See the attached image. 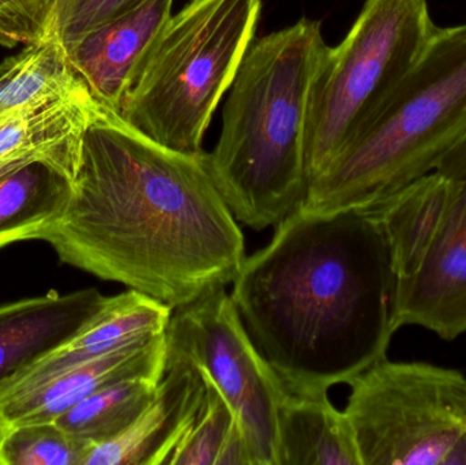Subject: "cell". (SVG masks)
Masks as SVG:
<instances>
[{"instance_id":"9a60e30c","label":"cell","mask_w":466,"mask_h":465,"mask_svg":"<svg viewBox=\"0 0 466 465\" xmlns=\"http://www.w3.org/2000/svg\"><path fill=\"white\" fill-rule=\"evenodd\" d=\"M171 316L168 305L134 289L106 298L103 308L76 338L35 363L16 382L41 379L134 341L161 335Z\"/></svg>"},{"instance_id":"ac0fdd59","label":"cell","mask_w":466,"mask_h":465,"mask_svg":"<svg viewBox=\"0 0 466 465\" xmlns=\"http://www.w3.org/2000/svg\"><path fill=\"white\" fill-rule=\"evenodd\" d=\"M86 84L54 29L0 65V115L67 97Z\"/></svg>"},{"instance_id":"8fae6325","label":"cell","mask_w":466,"mask_h":465,"mask_svg":"<svg viewBox=\"0 0 466 465\" xmlns=\"http://www.w3.org/2000/svg\"><path fill=\"white\" fill-rule=\"evenodd\" d=\"M174 0H142L68 51L93 97L119 116L137 76L172 15Z\"/></svg>"},{"instance_id":"3957f363","label":"cell","mask_w":466,"mask_h":465,"mask_svg":"<svg viewBox=\"0 0 466 465\" xmlns=\"http://www.w3.org/2000/svg\"><path fill=\"white\" fill-rule=\"evenodd\" d=\"M320 22L254 38L224 106L208 167L238 223L262 231L303 207L312 85L325 59Z\"/></svg>"},{"instance_id":"ba28073f","label":"cell","mask_w":466,"mask_h":465,"mask_svg":"<svg viewBox=\"0 0 466 465\" xmlns=\"http://www.w3.org/2000/svg\"><path fill=\"white\" fill-rule=\"evenodd\" d=\"M361 465H466V376L388 358L350 382Z\"/></svg>"},{"instance_id":"d6986e66","label":"cell","mask_w":466,"mask_h":465,"mask_svg":"<svg viewBox=\"0 0 466 465\" xmlns=\"http://www.w3.org/2000/svg\"><path fill=\"white\" fill-rule=\"evenodd\" d=\"M204 379V399L169 452L166 465H252L238 414Z\"/></svg>"},{"instance_id":"9c48e42d","label":"cell","mask_w":466,"mask_h":465,"mask_svg":"<svg viewBox=\"0 0 466 465\" xmlns=\"http://www.w3.org/2000/svg\"><path fill=\"white\" fill-rule=\"evenodd\" d=\"M166 349V366H193L235 409L252 465H279L277 422L289 393L252 343L226 287L172 310Z\"/></svg>"},{"instance_id":"44dd1931","label":"cell","mask_w":466,"mask_h":465,"mask_svg":"<svg viewBox=\"0 0 466 465\" xmlns=\"http://www.w3.org/2000/svg\"><path fill=\"white\" fill-rule=\"evenodd\" d=\"M90 448L55 422L25 423L0 434V465H85Z\"/></svg>"},{"instance_id":"7c38bea8","label":"cell","mask_w":466,"mask_h":465,"mask_svg":"<svg viewBox=\"0 0 466 465\" xmlns=\"http://www.w3.org/2000/svg\"><path fill=\"white\" fill-rule=\"evenodd\" d=\"M97 288L0 305V392L76 338L106 303Z\"/></svg>"},{"instance_id":"8992f818","label":"cell","mask_w":466,"mask_h":465,"mask_svg":"<svg viewBox=\"0 0 466 465\" xmlns=\"http://www.w3.org/2000/svg\"><path fill=\"white\" fill-rule=\"evenodd\" d=\"M367 209L390 246L396 329L420 327L446 341L466 335V139L434 172Z\"/></svg>"},{"instance_id":"5bb4252c","label":"cell","mask_w":466,"mask_h":465,"mask_svg":"<svg viewBox=\"0 0 466 465\" xmlns=\"http://www.w3.org/2000/svg\"><path fill=\"white\" fill-rule=\"evenodd\" d=\"M204 395L205 379L197 369L166 366L155 400L119 436L93 445L85 465H166Z\"/></svg>"},{"instance_id":"52a82bcc","label":"cell","mask_w":466,"mask_h":465,"mask_svg":"<svg viewBox=\"0 0 466 465\" xmlns=\"http://www.w3.org/2000/svg\"><path fill=\"white\" fill-rule=\"evenodd\" d=\"M438 27L429 0L364 2L344 40L329 46L312 85L306 136L309 183L377 116Z\"/></svg>"},{"instance_id":"4fadbf2b","label":"cell","mask_w":466,"mask_h":465,"mask_svg":"<svg viewBox=\"0 0 466 465\" xmlns=\"http://www.w3.org/2000/svg\"><path fill=\"white\" fill-rule=\"evenodd\" d=\"M100 108L85 87L67 97L0 115V177L43 160L76 177L85 133Z\"/></svg>"},{"instance_id":"6da1fadb","label":"cell","mask_w":466,"mask_h":465,"mask_svg":"<svg viewBox=\"0 0 466 465\" xmlns=\"http://www.w3.org/2000/svg\"><path fill=\"white\" fill-rule=\"evenodd\" d=\"M40 240L63 264L172 310L232 284L246 259L208 153L163 147L103 106L85 133L67 210Z\"/></svg>"},{"instance_id":"30bf717a","label":"cell","mask_w":466,"mask_h":465,"mask_svg":"<svg viewBox=\"0 0 466 465\" xmlns=\"http://www.w3.org/2000/svg\"><path fill=\"white\" fill-rule=\"evenodd\" d=\"M166 354L164 332L49 376L16 382L0 392V434L25 423L55 422L96 390L119 379H161Z\"/></svg>"},{"instance_id":"7a4b0ae2","label":"cell","mask_w":466,"mask_h":465,"mask_svg":"<svg viewBox=\"0 0 466 465\" xmlns=\"http://www.w3.org/2000/svg\"><path fill=\"white\" fill-rule=\"evenodd\" d=\"M232 284L252 343L290 395H325L388 358L397 278L371 209L299 207Z\"/></svg>"},{"instance_id":"ffe728a7","label":"cell","mask_w":466,"mask_h":465,"mask_svg":"<svg viewBox=\"0 0 466 465\" xmlns=\"http://www.w3.org/2000/svg\"><path fill=\"white\" fill-rule=\"evenodd\" d=\"M161 379L131 377L96 390L55 420L90 447L119 436L150 406Z\"/></svg>"},{"instance_id":"2e32d148","label":"cell","mask_w":466,"mask_h":465,"mask_svg":"<svg viewBox=\"0 0 466 465\" xmlns=\"http://www.w3.org/2000/svg\"><path fill=\"white\" fill-rule=\"evenodd\" d=\"M279 465H361L344 411L325 395H288L277 422Z\"/></svg>"},{"instance_id":"7402d4cb","label":"cell","mask_w":466,"mask_h":465,"mask_svg":"<svg viewBox=\"0 0 466 465\" xmlns=\"http://www.w3.org/2000/svg\"><path fill=\"white\" fill-rule=\"evenodd\" d=\"M142 0H57L51 29L67 52L85 35L141 3Z\"/></svg>"},{"instance_id":"e0dca14e","label":"cell","mask_w":466,"mask_h":465,"mask_svg":"<svg viewBox=\"0 0 466 465\" xmlns=\"http://www.w3.org/2000/svg\"><path fill=\"white\" fill-rule=\"evenodd\" d=\"M74 193V177L48 161L22 164L0 177V248L40 240L59 223Z\"/></svg>"},{"instance_id":"277c9868","label":"cell","mask_w":466,"mask_h":465,"mask_svg":"<svg viewBox=\"0 0 466 465\" xmlns=\"http://www.w3.org/2000/svg\"><path fill=\"white\" fill-rule=\"evenodd\" d=\"M466 139V22L438 27L377 116L311 180L303 207L367 209L420 177Z\"/></svg>"},{"instance_id":"603a6c76","label":"cell","mask_w":466,"mask_h":465,"mask_svg":"<svg viewBox=\"0 0 466 465\" xmlns=\"http://www.w3.org/2000/svg\"><path fill=\"white\" fill-rule=\"evenodd\" d=\"M57 0H0V44L13 48L43 37L52 26Z\"/></svg>"},{"instance_id":"5b68a950","label":"cell","mask_w":466,"mask_h":465,"mask_svg":"<svg viewBox=\"0 0 466 465\" xmlns=\"http://www.w3.org/2000/svg\"><path fill=\"white\" fill-rule=\"evenodd\" d=\"M260 0H190L147 54L119 117L152 141L204 153L213 115L257 33Z\"/></svg>"}]
</instances>
